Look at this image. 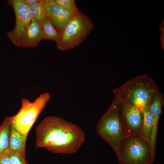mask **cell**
Instances as JSON below:
<instances>
[{
  "instance_id": "18",
  "label": "cell",
  "mask_w": 164,
  "mask_h": 164,
  "mask_svg": "<svg viewBox=\"0 0 164 164\" xmlns=\"http://www.w3.org/2000/svg\"><path fill=\"white\" fill-rule=\"evenodd\" d=\"M0 164H13L9 156L6 153L0 155Z\"/></svg>"
},
{
  "instance_id": "19",
  "label": "cell",
  "mask_w": 164,
  "mask_h": 164,
  "mask_svg": "<svg viewBox=\"0 0 164 164\" xmlns=\"http://www.w3.org/2000/svg\"><path fill=\"white\" fill-rule=\"evenodd\" d=\"M22 2L28 5L30 4L35 1L36 0H20Z\"/></svg>"
},
{
  "instance_id": "3",
  "label": "cell",
  "mask_w": 164,
  "mask_h": 164,
  "mask_svg": "<svg viewBox=\"0 0 164 164\" xmlns=\"http://www.w3.org/2000/svg\"><path fill=\"white\" fill-rule=\"evenodd\" d=\"M94 26L90 18L79 10L60 33L57 48L63 51L73 49L85 39Z\"/></svg>"
},
{
  "instance_id": "4",
  "label": "cell",
  "mask_w": 164,
  "mask_h": 164,
  "mask_svg": "<svg viewBox=\"0 0 164 164\" xmlns=\"http://www.w3.org/2000/svg\"><path fill=\"white\" fill-rule=\"evenodd\" d=\"M117 156L120 164H152L155 158L149 141L139 135L125 136L121 142Z\"/></svg>"
},
{
  "instance_id": "16",
  "label": "cell",
  "mask_w": 164,
  "mask_h": 164,
  "mask_svg": "<svg viewBox=\"0 0 164 164\" xmlns=\"http://www.w3.org/2000/svg\"><path fill=\"white\" fill-rule=\"evenodd\" d=\"M5 153L9 156L13 164H29L26 157L16 150L9 149Z\"/></svg>"
},
{
  "instance_id": "1",
  "label": "cell",
  "mask_w": 164,
  "mask_h": 164,
  "mask_svg": "<svg viewBox=\"0 0 164 164\" xmlns=\"http://www.w3.org/2000/svg\"><path fill=\"white\" fill-rule=\"evenodd\" d=\"M159 91L153 79L147 74L140 75L113 90L117 99L129 103L142 111L149 108L155 95Z\"/></svg>"
},
{
  "instance_id": "5",
  "label": "cell",
  "mask_w": 164,
  "mask_h": 164,
  "mask_svg": "<svg viewBox=\"0 0 164 164\" xmlns=\"http://www.w3.org/2000/svg\"><path fill=\"white\" fill-rule=\"evenodd\" d=\"M50 98L49 94L45 93L32 102L27 99H23L21 108L15 115L11 117L14 127L20 133L27 135Z\"/></svg>"
},
{
  "instance_id": "6",
  "label": "cell",
  "mask_w": 164,
  "mask_h": 164,
  "mask_svg": "<svg viewBox=\"0 0 164 164\" xmlns=\"http://www.w3.org/2000/svg\"><path fill=\"white\" fill-rule=\"evenodd\" d=\"M8 3L14 10L15 24L13 29L8 32L7 36L13 44L20 47L25 32L31 21L32 16L28 5L20 0H9Z\"/></svg>"
},
{
  "instance_id": "12",
  "label": "cell",
  "mask_w": 164,
  "mask_h": 164,
  "mask_svg": "<svg viewBox=\"0 0 164 164\" xmlns=\"http://www.w3.org/2000/svg\"><path fill=\"white\" fill-rule=\"evenodd\" d=\"M11 117H6L0 126V155L5 153L9 149Z\"/></svg>"
},
{
  "instance_id": "11",
  "label": "cell",
  "mask_w": 164,
  "mask_h": 164,
  "mask_svg": "<svg viewBox=\"0 0 164 164\" xmlns=\"http://www.w3.org/2000/svg\"><path fill=\"white\" fill-rule=\"evenodd\" d=\"M27 135L18 131L12 124L9 138V149L16 150L26 157V145Z\"/></svg>"
},
{
  "instance_id": "10",
  "label": "cell",
  "mask_w": 164,
  "mask_h": 164,
  "mask_svg": "<svg viewBox=\"0 0 164 164\" xmlns=\"http://www.w3.org/2000/svg\"><path fill=\"white\" fill-rule=\"evenodd\" d=\"M43 39L41 24L32 17L20 44L23 48H35Z\"/></svg>"
},
{
  "instance_id": "8",
  "label": "cell",
  "mask_w": 164,
  "mask_h": 164,
  "mask_svg": "<svg viewBox=\"0 0 164 164\" xmlns=\"http://www.w3.org/2000/svg\"><path fill=\"white\" fill-rule=\"evenodd\" d=\"M63 120L54 116H47L43 119L36 128V146L45 148L50 144Z\"/></svg>"
},
{
  "instance_id": "9",
  "label": "cell",
  "mask_w": 164,
  "mask_h": 164,
  "mask_svg": "<svg viewBox=\"0 0 164 164\" xmlns=\"http://www.w3.org/2000/svg\"><path fill=\"white\" fill-rule=\"evenodd\" d=\"M47 16L56 29L60 34L74 17L75 12L67 10L57 4L54 0H43Z\"/></svg>"
},
{
  "instance_id": "13",
  "label": "cell",
  "mask_w": 164,
  "mask_h": 164,
  "mask_svg": "<svg viewBox=\"0 0 164 164\" xmlns=\"http://www.w3.org/2000/svg\"><path fill=\"white\" fill-rule=\"evenodd\" d=\"M143 121L139 135L143 138L149 140L153 125V119L149 108L143 109L142 111Z\"/></svg>"
},
{
  "instance_id": "2",
  "label": "cell",
  "mask_w": 164,
  "mask_h": 164,
  "mask_svg": "<svg viewBox=\"0 0 164 164\" xmlns=\"http://www.w3.org/2000/svg\"><path fill=\"white\" fill-rule=\"evenodd\" d=\"M97 133L112 147L117 156L121 142L125 137L121 117L119 100L115 97L106 113L97 123Z\"/></svg>"
},
{
  "instance_id": "7",
  "label": "cell",
  "mask_w": 164,
  "mask_h": 164,
  "mask_svg": "<svg viewBox=\"0 0 164 164\" xmlns=\"http://www.w3.org/2000/svg\"><path fill=\"white\" fill-rule=\"evenodd\" d=\"M119 100L120 115L125 136L139 135L143 121L142 111L133 105Z\"/></svg>"
},
{
  "instance_id": "14",
  "label": "cell",
  "mask_w": 164,
  "mask_h": 164,
  "mask_svg": "<svg viewBox=\"0 0 164 164\" xmlns=\"http://www.w3.org/2000/svg\"><path fill=\"white\" fill-rule=\"evenodd\" d=\"M40 24L43 39L53 40L57 43L59 39L60 34L53 26L47 15Z\"/></svg>"
},
{
  "instance_id": "15",
  "label": "cell",
  "mask_w": 164,
  "mask_h": 164,
  "mask_svg": "<svg viewBox=\"0 0 164 164\" xmlns=\"http://www.w3.org/2000/svg\"><path fill=\"white\" fill-rule=\"evenodd\" d=\"M28 6L32 17L40 23L46 15L43 0H36Z\"/></svg>"
},
{
  "instance_id": "17",
  "label": "cell",
  "mask_w": 164,
  "mask_h": 164,
  "mask_svg": "<svg viewBox=\"0 0 164 164\" xmlns=\"http://www.w3.org/2000/svg\"><path fill=\"white\" fill-rule=\"evenodd\" d=\"M58 5L63 9L72 12H77V8L74 0H54Z\"/></svg>"
}]
</instances>
